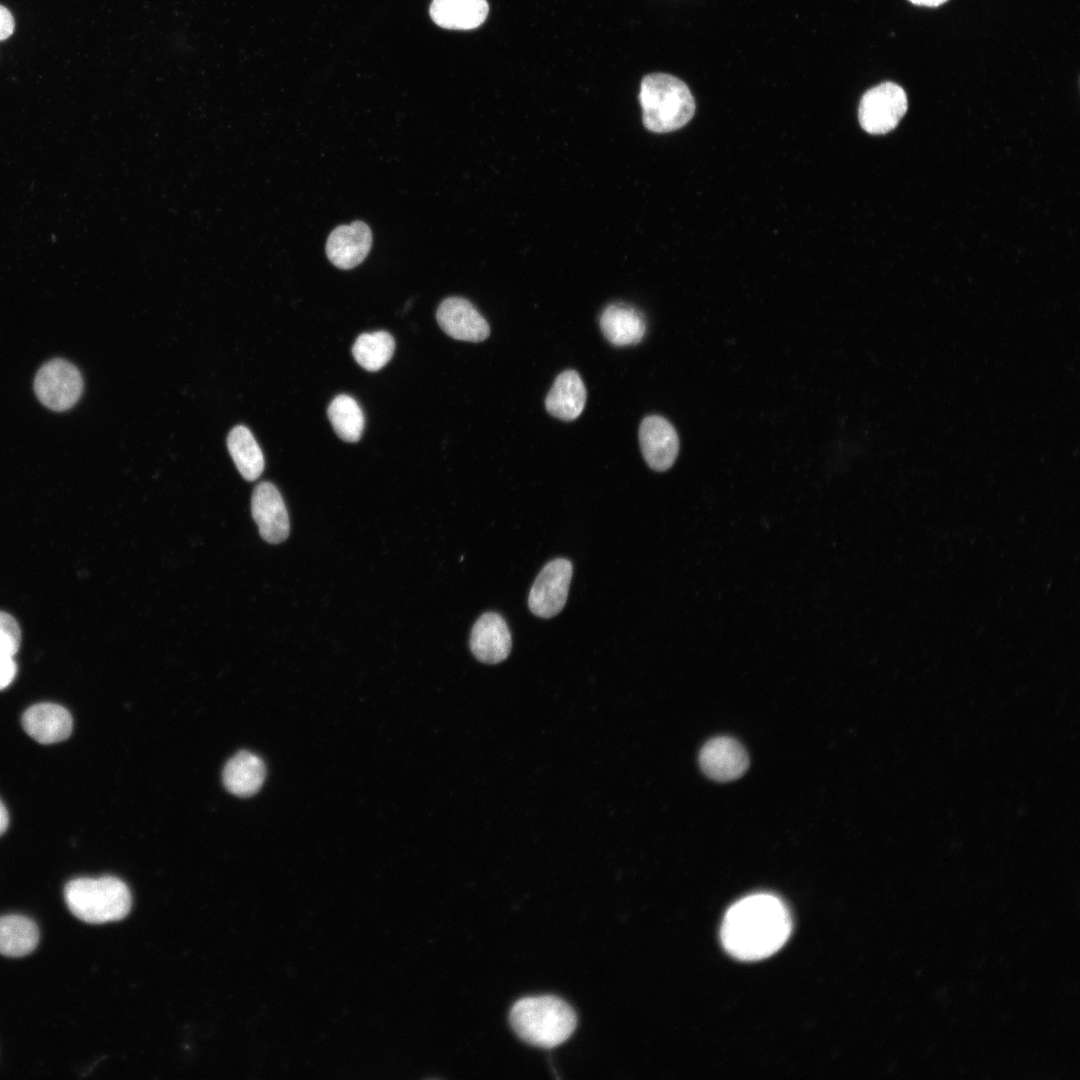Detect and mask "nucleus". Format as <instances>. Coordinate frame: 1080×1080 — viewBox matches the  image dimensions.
Segmentation results:
<instances>
[{
  "mask_svg": "<svg viewBox=\"0 0 1080 1080\" xmlns=\"http://www.w3.org/2000/svg\"><path fill=\"white\" fill-rule=\"evenodd\" d=\"M395 341L386 331L363 333L358 336L352 354L357 363L368 371H378L392 358Z\"/></svg>",
  "mask_w": 1080,
  "mask_h": 1080,
  "instance_id": "nucleus-21",
  "label": "nucleus"
},
{
  "mask_svg": "<svg viewBox=\"0 0 1080 1080\" xmlns=\"http://www.w3.org/2000/svg\"><path fill=\"white\" fill-rule=\"evenodd\" d=\"M265 775V765L261 758L251 752L240 751L226 763L223 783L230 793L249 797L261 788Z\"/></svg>",
  "mask_w": 1080,
  "mask_h": 1080,
  "instance_id": "nucleus-17",
  "label": "nucleus"
},
{
  "mask_svg": "<svg viewBox=\"0 0 1080 1080\" xmlns=\"http://www.w3.org/2000/svg\"><path fill=\"white\" fill-rule=\"evenodd\" d=\"M22 725L26 733L37 742L51 744L68 738L73 722L64 707L53 703H39L24 712Z\"/></svg>",
  "mask_w": 1080,
  "mask_h": 1080,
  "instance_id": "nucleus-15",
  "label": "nucleus"
},
{
  "mask_svg": "<svg viewBox=\"0 0 1080 1080\" xmlns=\"http://www.w3.org/2000/svg\"><path fill=\"white\" fill-rule=\"evenodd\" d=\"M9 818L4 804L0 800V835L6 830Z\"/></svg>",
  "mask_w": 1080,
  "mask_h": 1080,
  "instance_id": "nucleus-26",
  "label": "nucleus"
},
{
  "mask_svg": "<svg viewBox=\"0 0 1080 1080\" xmlns=\"http://www.w3.org/2000/svg\"><path fill=\"white\" fill-rule=\"evenodd\" d=\"M909 1L911 3H913V4H915V5L936 7V6H939V5L943 4L947 0H909Z\"/></svg>",
  "mask_w": 1080,
  "mask_h": 1080,
  "instance_id": "nucleus-27",
  "label": "nucleus"
},
{
  "mask_svg": "<svg viewBox=\"0 0 1080 1080\" xmlns=\"http://www.w3.org/2000/svg\"><path fill=\"white\" fill-rule=\"evenodd\" d=\"M586 403V388L579 373L565 370L560 373L546 396L545 407L548 413L563 421H572L580 416Z\"/></svg>",
  "mask_w": 1080,
  "mask_h": 1080,
  "instance_id": "nucleus-16",
  "label": "nucleus"
},
{
  "mask_svg": "<svg viewBox=\"0 0 1080 1080\" xmlns=\"http://www.w3.org/2000/svg\"><path fill=\"white\" fill-rule=\"evenodd\" d=\"M440 328L456 340L481 342L490 334L486 319L474 305L461 297H448L436 312Z\"/></svg>",
  "mask_w": 1080,
  "mask_h": 1080,
  "instance_id": "nucleus-10",
  "label": "nucleus"
},
{
  "mask_svg": "<svg viewBox=\"0 0 1080 1080\" xmlns=\"http://www.w3.org/2000/svg\"><path fill=\"white\" fill-rule=\"evenodd\" d=\"M699 764L709 778L726 782L735 780L746 772L749 756L740 742L731 737L720 736L709 740L702 747Z\"/></svg>",
  "mask_w": 1080,
  "mask_h": 1080,
  "instance_id": "nucleus-9",
  "label": "nucleus"
},
{
  "mask_svg": "<svg viewBox=\"0 0 1080 1080\" xmlns=\"http://www.w3.org/2000/svg\"><path fill=\"white\" fill-rule=\"evenodd\" d=\"M791 918L774 895L758 893L742 898L726 912L721 941L740 960H760L777 952L791 933Z\"/></svg>",
  "mask_w": 1080,
  "mask_h": 1080,
  "instance_id": "nucleus-1",
  "label": "nucleus"
},
{
  "mask_svg": "<svg viewBox=\"0 0 1080 1080\" xmlns=\"http://www.w3.org/2000/svg\"><path fill=\"white\" fill-rule=\"evenodd\" d=\"M15 20L11 12L0 5V41L8 39L14 32Z\"/></svg>",
  "mask_w": 1080,
  "mask_h": 1080,
  "instance_id": "nucleus-25",
  "label": "nucleus"
},
{
  "mask_svg": "<svg viewBox=\"0 0 1080 1080\" xmlns=\"http://www.w3.org/2000/svg\"><path fill=\"white\" fill-rule=\"evenodd\" d=\"M908 108L904 89L886 81L867 90L859 103L858 119L864 131L885 134L893 130Z\"/></svg>",
  "mask_w": 1080,
  "mask_h": 1080,
  "instance_id": "nucleus-5",
  "label": "nucleus"
},
{
  "mask_svg": "<svg viewBox=\"0 0 1080 1080\" xmlns=\"http://www.w3.org/2000/svg\"><path fill=\"white\" fill-rule=\"evenodd\" d=\"M21 642L17 621L8 613L0 611V655L14 656Z\"/></svg>",
  "mask_w": 1080,
  "mask_h": 1080,
  "instance_id": "nucleus-23",
  "label": "nucleus"
},
{
  "mask_svg": "<svg viewBox=\"0 0 1080 1080\" xmlns=\"http://www.w3.org/2000/svg\"><path fill=\"white\" fill-rule=\"evenodd\" d=\"M34 390L44 406L54 411H64L79 400L83 391V379L79 370L69 361L52 359L36 373Z\"/></svg>",
  "mask_w": 1080,
  "mask_h": 1080,
  "instance_id": "nucleus-6",
  "label": "nucleus"
},
{
  "mask_svg": "<svg viewBox=\"0 0 1080 1080\" xmlns=\"http://www.w3.org/2000/svg\"><path fill=\"white\" fill-rule=\"evenodd\" d=\"M638 435L642 455L651 469L665 471L674 464L679 452V438L667 419L659 415L645 417Z\"/></svg>",
  "mask_w": 1080,
  "mask_h": 1080,
  "instance_id": "nucleus-8",
  "label": "nucleus"
},
{
  "mask_svg": "<svg viewBox=\"0 0 1080 1080\" xmlns=\"http://www.w3.org/2000/svg\"><path fill=\"white\" fill-rule=\"evenodd\" d=\"M512 638L503 617L495 612L481 615L470 635V649L481 662L496 664L505 660L511 652Z\"/></svg>",
  "mask_w": 1080,
  "mask_h": 1080,
  "instance_id": "nucleus-13",
  "label": "nucleus"
},
{
  "mask_svg": "<svg viewBox=\"0 0 1080 1080\" xmlns=\"http://www.w3.org/2000/svg\"><path fill=\"white\" fill-rule=\"evenodd\" d=\"M372 245V232L363 221L336 227L328 236L326 254L337 268L348 270L359 265Z\"/></svg>",
  "mask_w": 1080,
  "mask_h": 1080,
  "instance_id": "nucleus-12",
  "label": "nucleus"
},
{
  "mask_svg": "<svg viewBox=\"0 0 1080 1080\" xmlns=\"http://www.w3.org/2000/svg\"><path fill=\"white\" fill-rule=\"evenodd\" d=\"M639 101L643 124L655 133L683 127L695 112V101L688 86L666 73H652L642 79Z\"/></svg>",
  "mask_w": 1080,
  "mask_h": 1080,
  "instance_id": "nucleus-3",
  "label": "nucleus"
},
{
  "mask_svg": "<svg viewBox=\"0 0 1080 1080\" xmlns=\"http://www.w3.org/2000/svg\"><path fill=\"white\" fill-rule=\"evenodd\" d=\"M599 325L606 340L616 347L640 343L647 330L644 315L626 303H612L604 308Z\"/></svg>",
  "mask_w": 1080,
  "mask_h": 1080,
  "instance_id": "nucleus-14",
  "label": "nucleus"
},
{
  "mask_svg": "<svg viewBox=\"0 0 1080 1080\" xmlns=\"http://www.w3.org/2000/svg\"><path fill=\"white\" fill-rule=\"evenodd\" d=\"M227 446L243 478L257 479L264 469V457L250 430L242 425L234 427L228 435Z\"/></svg>",
  "mask_w": 1080,
  "mask_h": 1080,
  "instance_id": "nucleus-20",
  "label": "nucleus"
},
{
  "mask_svg": "<svg viewBox=\"0 0 1080 1080\" xmlns=\"http://www.w3.org/2000/svg\"><path fill=\"white\" fill-rule=\"evenodd\" d=\"M13 657L0 655V690L8 687L16 676L17 665Z\"/></svg>",
  "mask_w": 1080,
  "mask_h": 1080,
  "instance_id": "nucleus-24",
  "label": "nucleus"
},
{
  "mask_svg": "<svg viewBox=\"0 0 1080 1080\" xmlns=\"http://www.w3.org/2000/svg\"><path fill=\"white\" fill-rule=\"evenodd\" d=\"M39 941L38 927L22 915L0 917V954L21 957L32 952Z\"/></svg>",
  "mask_w": 1080,
  "mask_h": 1080,
  "instance_id": "nucleus-19",
  "label": "nucleus"
},
{
  "mask_svg": "<svg viewBox=\"0 0 1080 1080\" xmlns=\"http://www.w3.org/2000/svg\"><path fill=\"white\" fill-rule=\"evenodd\" d=\"M252 516L261 537L269 543H280L289 535V518L284 500L270 482L259 483L251 501Z\"/></svg>",
  "mask_w": 1080,
  "mask_h": 1080,
  "instance_id": "nucleus-11",
  "label": "nucleus"
},
{
  "mask_svg": "<svg viewBox=\"0 0 1080 1080\" xmlns=\"http://www.w3.org/2000/svg\"><path fill=\"white\" fill-rule=\"evenodd\" d=\"M510 1023L527 1043L552 1048L570 1037L577 1018L564 1000L545 995L518 1000L510 1011Z\"/></svg>",
  "mask_w": 1080,
  "mask_h": 1080,
  "instance_id": "nucleus-2",
  "label": "nucleus"
},
{
  "mask_svg": "<svg viewBox=\"0 0 1080 1080\" xmlns=\"http://www.w3.org/2000/svg\"><path fill=\"white\" fill-rule=\"evenodd\" d=\"M488 10L486 0H433L430 16L440 27L470 30L485 21Z\"/></svg>",
  "mask_w": 1080,
  "mask_h": 1080,
  "instance_id": "nucleus-18",
  "label": "nucleus"
},
{
  "mask_svg": "<svg viewBox=\"0 0 1080 1080\" xmlns=\"http://www.w3.org/2000/svg\"><path fill=\"white\" fill-rule=\"evenodd\" d=\"M66 904L78 919L102 924L124 918L131 908V893L117 877L77 878L64 889Z\"/></svg>",
  "mask_w": 1080,
  "mask_h": 1080,
  "instance_id": "nucleus-4",
  "label": "nucleus"
},
{
  "mask_svg": "<svg viewBox=\"0 0 1080 1080\" xmlns=\"http://www.w3.org/2000/svg\"><path fill=\"white\" fill-rule=\"evenodd\" d=\"M573 566L568 559L549 561L536 577L529 593L530 611L541 618H551L565 606Z\"/></svg>",
  "mask_w": 1080,
  "mask_h": 1080,
  "instance_id": "nucleus-7",
  "label": "nucleus"
},
{
  "mask_svg": "<svg viewBox=\"0 0 1080 1080\" xmlns=\"http://www.w3.org/2000/svg\"><path fill=\"white\" fill-rule=\"evenodd\" d=\"M336 434L346 442H357L364 428V415L356 400L348 395L336 396L327 409Z\"/></svg>",
  "mask_w": 1080,
  "mask_h": 1080,
  "instance_id": "nucleus-22",
  "label": "nucleus"
}]
</instances>
